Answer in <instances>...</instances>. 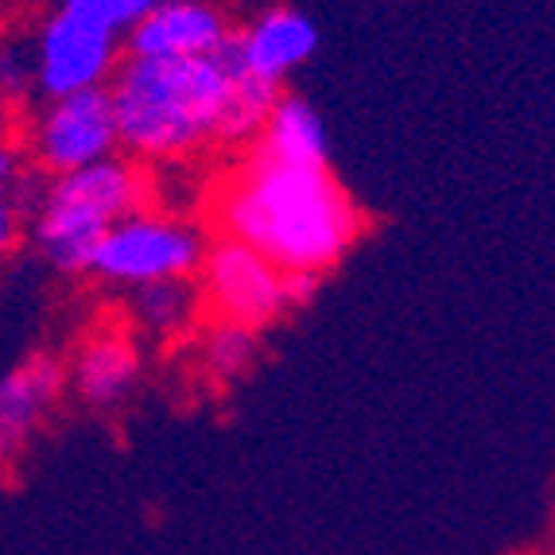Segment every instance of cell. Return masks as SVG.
Segmentation results:
<instances>
[{
	"label": "cell",
	"instance_id": "cell-4",
	"mask_svg": "<svg viewBox=\"0 0 555 555\" xmlns=\"http://www.w3.org/2000/svg\"><path fill=\"white\" fill-rule=\"evenodd\" d=\"M206 237L198 225L152 214L149 206L120 218L90 253L86 272L105 284L140 287L159 280H191L203 264Z\"/></svg>",
	"mask_w": 555,
	"mask_h": 555
},
{
	"label": "cell",
	"instance_id": "cell-15",
	"mask_svg": "<svg viewBox=\"0 0 555 555\" xmlns=\"http://www.w3.org/2000/svg\"><path fill=\"white\" fill-rule=\"evenodd\" d=\"M152 4L156 0H59V12L86 20V24L109 31V36H117L125 43V36L149 16Z\"/></svg>",
	"mask_w": 555,
	"mask_h": 555
},
{
	"label": "cell",
	"instance_id": "cell-7",
	"mask_svg": "<svg viewBox=\"0 0 555 555\" xmlns=\"http://www.w3.org/2000/svg\"><path fill=\"white\" fill-rule=\"evenodd\" d=\"M120 47L125 43L117 36L55 9L36 39L31 86L43 93V102L78 90H93V86H109L113 70L120 63Z\"/></svg>",
	"mask_w": 555,
	"mask_h": 555
},
{
	"label": "cell",
	"instance_id": "cell-1",
	"mask_svg": "<svg viewBox=\"0 0 555 555\" xmlns=\"http://www.w3.org/2000/svg\"><path fill=\"white\" fill-rule=\"evenodd\" d=\"M222 237L269 257L280 272L323 276L350 253L361 233V210L331 176V167H296L253 156L214 198Z\"/></svg>",
	"mask_w": 555,
	"mask_h": 555
},
{
	"label": "cell",
	"instance_id": "cell-14",
	"mask_svg": "<svg viewBox=\"0 0 555 555\" xmlns=\"http://www.w3.org/2000/svg\"><path fill=\"white\" fill-rule=\"evenodd\" d=\"M253 361H257V334L230 323H210V331L203 334V370L218 385L245 377Z\"/></svg>",
	"mask_w": 555,
	"mask_h": 555
},
{
	"label": "cell",
	"instance_id": "cell-2",
	"mask_svg": "<svg viewBox=\"0 0 555 555\" xmlns=\"http://www.w3.org/2000/svg\"><path fill=\"white\" fill-rule=\"evenodd\" d=\"M241 59L233 31L203 59H125L109 78L117 140L137 164L179 159L225 140Z\"/></svg>",
	"mask_w": 555,
	"mask_h": 555
},
{
	"label": "cell",
	"instance_id": "cell-13",
	"mask_svg": "<svg viewBox=\"0 0 555 555\" xmlns=\"http://www.w3.org/2000/svg\"><path fill=\"white\" fill-rule=\"evenodd\" d=\"M129 315L144 334L156 338H176L195 326L203 299H198L195 280H159V284L129 287Z\"/></svg>",
	"mask_w": 555,
	"mask_h": 555
},
{
	"label": "cell",
	"instance_id": "cell-8",
	"mask_svg": "<svg viewBox=\"0 0 555 555\" xmlns=\"http://www.w3.org/2000/svg\"><path fill=\"white\" fill-rule=\"evenodd\" d=\"M66 392V365L55 353H31L0 377V466L28 451Z\"/></svg>",
	"mask_w": 555,
	"mask_h": 555
},
{
	"label": "cell",
	"instance_id": "cell-12",
	"mask_svg": "<svg viewBox=\"0 0 555 555\" xmlns=\"http://www.w3.org/2000/svg\"><path fill=\"white\" fill-rule=\"evenodd\" d=\"M326 125L319 113L292 93H280L276 105L269 109L260 132L253 137V156L276 159V164L296 167H331L326 164Z\"/></svg>",
	"mask_w": 555,
	"mask_h": 555
},
{
	"label": "cell",
	"instance_id": "cell-6",
	"mask_svg": "<svg viewBox=\"0 0 555 555\" xmlns=\"http://www.w3.org/2000/svg\"><path fill=\"white\" fill-rule=\"evenodd\" d=\"M117 117L105 86L51 98L36 113L28 132V156L47 176H66L78 167L102 164L117 156Z\"/></svg>",
	"mask_w": 555,
	"mask_h": 555
},
{
	"label": "cell",
	"instance_id": "cell-3",
	"mask_svg": "<svg viewBox=\"0 0 555 555\" xmlns=\"http://www.w3.org/2000/svg\"><path fill=\"white\" fill-rule=\"evenodd\" d=\"M149 203V171L129 156H109L102 164L55 176L36 203V237L59 272H86L98 241L129 214Z\"/></svg>",
	"mask_w": 555,
	"mask_h": 555
},
{
	"label": "cell",
	"instance_id": "cell-9",
	"mask_svg": "<svg viewBox=\"0 0 555 555\" xmlns=\"http://www.w3.org/2000/svg\"><path fill=\"white\" fill-rule=\"evenodd\" d=\"M230 20L206 0H156L125 36L132 59H203L230 39Z\"/></svg>",
	"mask_w": 555,
	"mask_h": 555
},
{
	"label": "cell",
	"instance_id": "cell-5",
	"mask_svg": "<svg viewBox=\"0 0 555 555\" xmlns=\"http://www.w3.org/2000/svg\"><path fill=\"white\" fill-rule=\"evenodd\" d=\"M195 287L214 323H230L253 334L272 326L287 311L284 272L233 237H214L206 245Z\"/></svg>",
	"mask_w": 555,
	"mask_h": 555
},
{
	"label": "cell",
	"instance_id": "cell-16",
	"mask_svg": "<svg viewBox=\"0 0 555 555\" xmlns=\"http://www.w3.org/2000/svg\"><path fill=\"white\" fill-rule=\"evenodd\" d=\"M20 186H24V171H20V149L0 137V257L16 245L20 237Z\"/></svg>",
	"mask_w": 555,
	"mask_h": 555
},
{
	"label": "cell",
	"instance_id": "cell-11",
	"mask_svg": "<svg viewBox=\"0 0 555 555\" xmlns=\"http://www.w3.org/2000/svg\"><path fill=\"white\" fill-rule=\"evenodd\" d=\"M140 377V346L137 334L120 331V326H105V331L86 334V343L78 346L66 380L75 385V392L90 408H113L129 397L132 385Z\"/></svg>",
	"mask_w": 555,
	"mask_h": 555
},
{
	"label": "cell",
	"instance_id": "cell-17",
	"mask_svg": "<svg viewBox=\"0 0 555 555\" xmlns=\"http://www.w3.org/2000/svg\"><path fill=\"white\" fill-rule=\"evenodd\" d=\"M12 102H16V98H12V93L0 86V137H4V129L12 125Z\"/></svg>",
	"mask_w": 555,
	"mask_h": 555
},
{
	"label": "cell",
	"instance_id": "cell-10",
	"mask_svg": "<svg viewBox=\"0 0 555 555\" xmlns=\"http://www.w3.org/2000/svg\"><path fill=\"white\" fill-rule=\"evenodd\" d=\"M315 24L296 9H269L260 12L245 31H233V51H237L245 75L276 86V90L292 70H299L307 59L315 55Z\"/></svg>",
	"mask_w": 555,
	"mask_h": 555
}]
</instances>
